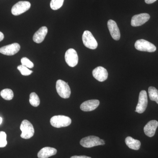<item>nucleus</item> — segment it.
Instances as JSON below:
<instances>
[{
    "label": "nucleus",
    "mask_w": 158,
    "mask_h": 158,
    "mask_svg": "<svg viewBox=\"0 0 158 158\" xmlns=\"http://www.w3.org/2000/svg\"><path fill=\"white\" fill-rule=\"evenodd\" d=\"M80 144L83 147L90 148L98 145H105V142L96 136H89L82 138L80 141Z\"/></svg>",
    "instance_id": "f257e3e1"
},
{
    "label": "nucleus",
    "mask_w": 158,
    "mask_h": 158,
    "mask_svg": "<svg viewBox=\"0 0 158 158\" xmlns=\"http://www.w3.org/2000/svg\"><path fill=\"white\" fill-rule=\"evenodd\" d=\"M71 119L69 117L63 115L55 116L51 118L50 123L52 126L56 128L66 127L71 123Z\"/></svg>",
    "instance_id": "f03ea898"
},
{
    "label": "nucleus",
    "mask_w": 158,
    "mask_h": 158,
    "mask_svg": "<svg viewBox=\"0 0 158 158\" xmlns=\"http://www.w3.org/2000/svg\"><path fill=\"white\" fill-rule=\"evenodd\" d=\"M20 129L22 131L21 137L23 139H28L34 136V129L32 123L27 119L23 120Z\"/></svg>",
    "instance_id": "7ed1b4c3"
},
{
    "label": "nucleus",
    "mask_w": 158,
    "mask_h": 158,
    "mask_svg": "<svg viewBox=\"0 0 158 158\" xmlns=\"http://www.w3.org/2000/svg\"><path fill=\"white\" fill-rule=\"evenodd\" d=\"M56 89L57 93L62 98H68L70 97L71 90L68 83L62 80H58L56 84Z\"/></svg>",
    "instance_id": "20e7f679"
},
{
    "label": "nucleus",
    "mask_w": 158,
    "mask_h": 158,
    "mask_svg": "<svg viewBox=\"0 0 158 158\" xmlns=\"http://www.w3.org/2000/svg\"><path fill=\"white\" fill-rule=\"evenodd\" d=\"M135 48L138 51L153 52H155L156 48L152 43L144 39L138 40L135 44Z\"/></svg>",
    "instance_id": "39448f33"
},
{
    "label": "nucleus",
    "mask_w": 158,
    "mask_h": 158,
    "mask_svg": "<svg viewBox=\"0 0 158 158\" xmlns=\"http://www.w3.org/2000/svg\"><path fill=\"white\" fill-rule=\"evenodd\" d=\"M31 7V4L27 1H20L13 6L11 9V13L17 16L28 11Z\"/></svg>",
    "instance_id": "423d86ee"
},
{
    "label": "nucleus",
    "mask_w": 158,
    "mask_h": 158,
    "mask_svg": "<svg viewBox=\"0 0 158 158\" xmlns=\"http://www.w3.org/2000/svg\"><path fill=\"white\" fill-rule=\"evenodd\" d=\"M82 40L84 45L86 47L91 49H95L98 47V43L91 32L86 31L82 36Z\"/></svg>",
    "instance_id": "0eeeda50"
},
{
    "label": "nucleus",
    "mask_w": 158,
    "mask_h": 158,
    "mask_svg": "<svg viewBox=\"0 0 158 158\" xmlns=\"http://www.w3.org/2000/svg\"><path fill=\"white\" fill-rule=\"evenodd\" d=\"M148 103V100L147 92L145 90H141L139 94L138 103L136 106L135 112L138 113H144L147 108Z\"/></svg>",
    "instance_id": "6e6552de"
},
{
    "label": "nucleus",
    "mask_w": 158,
    "mask_h": 158,
    "mask_svg": "<svg viewBox=\"0 0 158 158\" xmlns=\"http://www.w3.org/2000/svg\"><path fill=\"white\" fill-rule=\"evenodd\" d=\"M65 62L69 66L75 67L78 62V56L76 51L73 48L69 49L66 51L65 56Z\"/></svg>",
    "instance_id": "1a4fd4ad"
},
{
    "label": "nucleus",
    "mask_w": 158,
    "mask_h": 158,
    "mask_svg": "<svg viewBox=\"0 0 158 158\" xmlns=\"http://www.w3.org/2000/svg\"><path fill=\"white\" fill-rule=\"evenodd\" d=\"M20 49V46L18 43H15L12 44L5 46L0 48V53L6 56H13L17 53Z\"/></svg>",
    "instance_id": "9d476101"
},
{
    "label": "nucleus",
    "mask_w": 158,
    "mask_h": 158,
    "mask_svg": "<svg viewBox=\"0 0 158 158\" xmlns=\"http://www.w3.org/2000/svg\"><path fill=\"white\" fill-rule=\"evenodd\" d=\"M150 16L148 13H141L133 16L132 18L131 25L133 27H138L144 24L149 20Z\"/></svg>",
    "instance_id": "9b49d317"
},
{
    "label": "nucleus",
    "mask_w": 158,
    "mask_h": 158,
    "mask_svg": "<svg viewBox=\"0 0 158 158\" xmlns=\"http://www.w3.org/2000/svg\"><path fill=\"white\" fill-rule=\"evenodd\" d=\"M94 77L100 82H103L108 78L107 71L102 66H98L92 71Z\"/></svg>",
    "instance_id": "f8f14e48"
},
{
    "label": "nucleus",
    "mask_w": 158,
    "mask_h": 158,
    "mask_svg": "<svg viewBox=\"0 0 158 158\" xmlns=\"http://www.w3.org/2000/svg\"><path fill=\"white\" fill-rule=\"evenodd\" d=\"M108 27L111 36L115 40H119L120 38V33L118 26L114 20H109L108 22Z\"/></svg>",
    "instance_id": "ddd939ff"
},
{
    "label": "nucleus",
    "mask_w": 158,
    "mask_h": 158,
    "mask_svg": "<svg viewBox=\"0 0 158 158\" xmlns=\"http://www.w3.org/2000/svg\"><path fill=\"white\" fill-rule=\"evenodd\" d=\"M99 101L97 99L90 100L84 102L81 105L80 108L85 112H90L95 110L99 105Z\"/></svg>",
    "instance_id": "4468645a"
},
{
    "label": "nucleus",
    "mask_w": 158,
    "mask_h": 158,
    "mask_svg": "<svg viewBox=\"0 0 158 158\" xmlns=\"http://www.w3.org/2000/svg\"><path fill=\"white\" fill-rule=\"evenodd\" d=\"M158 127V122L156 120H151L148 123L144 128V132L149 137H152L155 134Z\"/></svg>",
    "instance_id": "2eb2a0df"
},
{
    "label": "nucleus",
    "mask_w": 158,
    "mask_h": 158,
    "mask_svg": "<svg viewBox=\"0 0 158 158\" xmlns=\"http://www.w3.org/2000/svg\"><path fill=\"white\" fill-rule=\"evenodd\" d=\"M48 31V30L47 27H42L40 28L39 30L34 34L33 36V40L34 42L38 44L42 42L47 34Z\"/></svg>",
    "instance_id": "dca6fc26"
},
{
    "label": "nucleus",
    "mask_w": 158,
    "mask_h": 158,
    "mask_svg": "<svg viewBox=\"0 0 158 158\" xmlns=\"http://www.w3.org/2000/svg\"><path fill=\"white\" fill-rule=\"evenodd\" d=\"M57 151L54 148L46 147L43 148L38 152L37 156L38 158H48L55 155Z\"/></svg>",
    "instance_id": "f3484780"
},
{
    "label": "nucleus",
    "mask_w": 158,
    "mask_h": 158,
    "mask_svg": "<svg viewBox=\"0 0 158 158\" xmlns=\"http://www.w3.org/2000/svg\"><path fill=\"white\" fill-rule=\"evenodd\" d=\"M125 143L130 148L135 150H138L141 147V142L139 140H136L131 137H127L126 138Z\"/></svg>",
    "instance_id": "a211bd4d"
},
{
    "label": "nucleus",
    "mask_w": 158,
    "mask_h": 158,
    "mask_svg": "<svg viewBox=\"0 0 158 158\" xmlns=\"http://www.w3.org/2000/svg\"><path fill=\"white\" fill-rule=\"evenodd\" d=\"M1 97L6 100H11L14 97L13 91L10 89H5L0 93Z\"/></svg>",
    "instance_id": "6ab92c4d"
},
{
    "label": "nucleus",
    "mask_w": 158,
    "mask_h": 158,
    "mask_svg": "<svg viewBox=\"0 0 158 158\" xmlns=\"http://www.w3.org/2000/svg\"><path fill=\"white\" fill-rule=\"evenodd\" d=\"M148 94L151 100L155 101L158 104V90L154 87L148 88Z\"/></svg>",
    "instance_id": "aec40b11"
},
{
    "label": "nucleus",
    "mask_w": 158,
    "mask_h": 158,
    "mask_svg": "<svg viewBox=\"0 0 158 158\" xmlns=\"http://www.w3.org/2000/svg\"><path fill=\"white\" fill-rule=\"evenodd\" d=\"M29 102L31 106L34 107L38 106L40 104L39 97L35 92H32L30 94Z\"/></svg>",
    "instance_id": "412c9836"
},
{
    "label": "nucleus",
    "mask_w": 158,
    "mask_h": 158,
    "mask_svg": "<svg viewBox=\"0 0 158 158\" xmlns=\"http://www.w3.org/2000/svg\"><path fill=\"white\" fill-rule=\"evenodd\" d=\"M64 0H51L50 7L54 10H57L62 7Z\"/></svg>",
    "instance_id": "4be33fe9"
},
{
    "label": "nucleus",
    "mask_w": 158,
    "mask_h": 158,
    "mask_svg": "<svg viewBox=\"0 0 158 158\" xmlns=\"http://www.w3.org/2000/svg\"><path fill=\"white\" fill-rule=\"evenodd\" d=\"M17 69L19 71L22 75L25 76L30 75L33 73L32 71L30 70L27 67L22 65H19L17 67Z\"/></svg>",
    "instance_id": "5701e85b"
},
{
    "label": "nucleus",
    "mask_w": 158,
    "mask_h": 158,
    "mask_svg": "<svg viewBox=\"0 0 158 158\" xmlns=\"http://www.w3.org/2000/svg\"><path fill=\"white\" fill-rule=\"evenodd\" d=\"M7 135L5 132L0 131V148L6 147L7 144Z\"/></svg>",
    "instance_id": "b1692460"
},
{
    "label": "nucleus",
    "mask_w": 158,
    "mask_h": 158,
    "mask_svg": "<svg viewBox=\"0 0 158 158\" xmlns=\"http://www.w3.org/2000/svg\"><path fill=\"white\" fill-rule=\"evenodd\" d=\"M21 62L22 65L27 67L28 68L31 69L34 67V63L26 57L23 58L21 60Z\"/></svg>",
    "instance_id": "393cba45"
},
{
    "label": "nucleus",
    "mask_w": 158,
    "mask_h": 158,
    "mask_svg": "<svg viewBox=\"0 0 158 158\" xmlns=\"http://www.w3.org/2000/svg\"><path fill=\"white\" fill-rule=\"evenodd\" d=\"M70 158H91L90 157L87 156H72Z\"/></svg>",
    "instance_id": "a878e982"
},
{
    "label": "nucleus",
    "mask_w": 158,
    "mask_h": 158,
    "mask_svg": "<svg viewBox=\"0 0 158 158\" xmlns=\"http://www.w3.org/2000/svg\"><path fill=\"white\" fill-rule=\"evenodd\" d=\"M157 0H145V3L148 4H152L156 2Z\"/></svg>",
    "instance_id": "bb28decb"
},
{
    "label": "nucleus",
    "mask_w": 158,
    "mask_h": 158,
    "mask_svg": "<svg viewBox=\"0 0 158 158\" xmlns=\"http://www.w3.org/2000/svg\"><path fill=\"white\" fill-rule=\"evenodd\" d=\"M4 35L2 32H0V42L4 39Z\"/></svg>",
    "instance_id": "cd10ccee"
},
{
    "label": "nucleus",
    "mask_w": 158,
    "mask_h": 158,
    "mask_svg": "<svg viewBox=\"0 0 158 158\" xmlns=\"http://www.w3.org/2000/svg\"><path fill=\"white\" fill-rule=\"evenodd\" d=\"M2 118L0 117V125L2 124Z\"/></svg>",
    "instance_id": "c85d7f7f"
}]
</instances>
